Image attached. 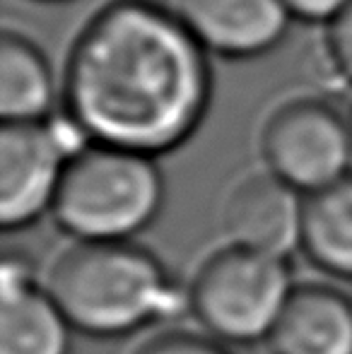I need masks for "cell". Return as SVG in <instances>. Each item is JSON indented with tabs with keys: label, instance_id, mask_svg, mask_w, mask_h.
Segmentation results:
<instances>
[{
	"label": "cell",
	"instance_id": "6da1fadb",
	"mask_svg": "<svg viewBox=\"0 0 352 354\" xmlns=\"http://www.w3.org/2000/svg\"><path fill=\"white\" fill-rule=\"evenodd\" d=\"M210 53L157 0H111L87 19L61 75L63 113L87 142L162 157L186 145L212 102Z\"/></svg>",
	"mask_w": 352,
	"mask_h": 354
},
{
	"label": "cell",
	"instance_id": "7a4b0ae2",
	"mask_svg": "<svg viewBox=\"0 0 352 354\" xmlns=\"http://www.w3.org/2000/svg\"><path fill=\"white\" fill-rule=\"evenodd\" d=\"M44 284L73 330L94 340L128 337L188 311V289L136 241H75Z\"/></svg>",
	"mask_w": 352,
	"mask_h": 354
},
{
	"label": "cell",
	"instance_id": "3957f363",
	"mask_svg": "<svg viewBox=\"0 0 352 354\" xmlns=\"http://www.w3.org/2000/svg\"><path fill=\"white\" fill-rule=\"evenodd\" d=\"M155 157L89 142L71 157L53 219L75 241H133L165 207Z\"/></svg>",
	"mask_w": 352,
	"mask_h": 354
},
{
	"label": "cell",
	"instance_id": "277c9868",
	"mask_svg": "<svg viewBox=\"0 0 352 354\" xmlns=\"http://www.w3.org/2000/svg\"><path fill=\"white\" fill-rule=\"evenodd\" d=\"M186 289L201 330L230 347H249L268 340L295 282L287 258L227 243L198 266Z\"/></svg>",
	"mask_w": 352,
	"mask_h": 354
},
{
	"label": "cell",
	"instance_id": "5b68a950",
	"mask_svg": "<svg viewBox=\"0 0 352 354\" xmlns=\"http://www.w3.org/2000/svg\"><path fill=\"white\" fill-rule=\"evenodd\" d=\"M87 138L66 116L0 128V224L22 232L53 212L71 157Z\"/></svg>",
	"mask_w": 352,
	"mask_h": 354
},
{
	"label": "cell",
	"instance_id": "8992f818",
	"mask_svg": "<svg viewBox=\"0 0 352 354\" xmlns=\"http://www.w3.org/2000/svg\"><path fill=\"white\" fill-rule=\"evenodd\" d=\"M261 152L268 171L309 196L352 174V123L324 99H290L268 116Z\"/></svg>",
	"mask_w": 352,
	"mask_h": 354
},
{
	"label": "cell",
	"instance_id": "52a82bcc",
	"mask_svg": "<svg viewBox=\"0 0 352 354\" xmlns=\"http://www.w3.org/2000/svg\"><path fill=\"white\" fill-rule=\"evenodd\" d=\"M304 196L261 169L241 176L222 205V227L230 243L287 258L299 248Z\"/></svg>",
	"mask_w": 352,
	"mask_h": 354
},
{
	"label": "cell",
	"instance_id": "ba28073f",
	"mask_svg": "<svg viewBox=\"0 0 352 354\" xmlns=\"http://www.w3.org/2000/svg\"><path fill=\"white\" fill-rule=\"evenodd\" d=\"M73 326L24 256L0 268V354H71Z\"/></svg>",
	"mask_w": 352,
	"mask_h": 354
},
{
	"label": "cell",
	"instance_id": "9c48e42d",
	"mask_svg": "<svg viewBox=\"0 0 352 354\" xmlns=\"http://www.w3.org/2000/svg\"><path fill=\"white\" fill-rule=\"evenodd\" d=\"M176 12L203 48L222 58L270 53L295 19L282 0H178Z\"/></svg>",
	"mask_w": 352,
	"mask_h": 354
},
{
	"label": "cell",
	"instance_id": "30bf717a",
	"mask_svg": "<svg viewBox=\"0 0 352 354\" xmlns=\"http://www.w3.org/2000/svg\"><path fill=\"white\" fill-rule=\"evenodd\" d=\"M266 345L270 354H352V297L326 282L295 284Z\"/></svg>",
	"mask_w": 352,
	"mask_h": 354
},
{
	"label": "cell",
	"instance_id": "8fae6325",
	"mask_svg": "<svg viewBox=\"0 0 352 354\" xmlns=\"http://www.w3.org/2000/svg\"><path fill=\"white\" fill-rule=\"evenodd\" d=\"M56 102H61V80H56L46 53L24 34L5 32L0 41L3 123L46 121Z\"/></svg>",
	"mask_w": 352,
	"mask_h": 354
},
{
	"label": "cell",
	"instance_id": "7c38bea8",
	"mask_svg": "<svg viewBox=\"0 0 352 354\" xmlns=\"http://www.w3.org/2000/svg\"><path fill=\"white\" fill-rule=\"evenodd\" d=\"M299 248L321 272L352 280V174L304 196Z\"/></svg>",
	"mask_w": 352,
	"mask_h": 354
},
{
	"label": "cell",
	"instance_id": "4fadbf2b",
	"mask_svg": "<svg viewBox=\"0 0 352 354\" xmlns=\"http://www.w3.org/2000/svg\"><path fill=\"white\" fill-rule=\"evenodd\" d=\"M131 354H234L230 345L215 340L205 330L165 328L152 333Z\"/></svg>",
	"mask_w": 352,
	"mask_h": 354
},
{
	"label": "cell",
	"instance_id": "5bb4252c",
	"mask_svg": "<svg viewBox=\"0 0 352 354\" xmlns=\"http://www.w3.org/2000/svg\"><path fill=\"white\" fill-rule=\"evenodd\" d=\"M326 53L348 84H352V0L326 24Z\"/></svg>",
	"mask_w": 352,
	"mask_h": 354
},
{
	"label": "cell",
	"instance_id": "9a60e30c",
	"mask_svg": "<svg viewBox=\"0 0 352 354\" xmlns=\"http://www.w3.org/2000/svg\"><path fill=\"white\" fill-rule=\"evenodd\" d=\"M295 19L328 24L350 0H282Z\"/></svg>",
	"mask_w": 352,
	"mask_h": 354
},
{
	"label": "cell",
	"instance_id": "2e32d148",
	"mask_svg": "<svg viewBox=\"0 0 352 354\" xmlns=\"http://www.w3.org/2000/svg\"><path fill=\"white\" fill-rule=\"evenodd\" d=\"M350 123H352V113H350Z\"/></svg>",
	"mask_w": 352,
	"mask_h": 354
}]
</instances>
